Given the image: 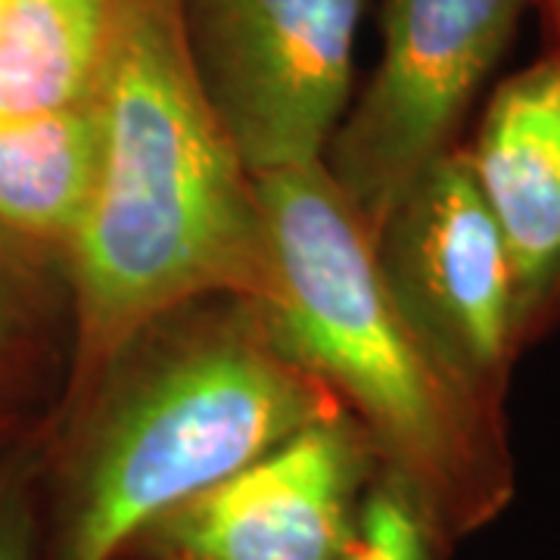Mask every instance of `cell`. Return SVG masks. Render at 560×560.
<instances>
[{"label": "cell", "instance_id": "277c9868", "mask_svg": "<svg viewBox=\"0 0 560 560\" xmlns=\"http://www.w3.org/2000/svg\"><path fill=\"white\" fill-rule=\"evenodd\" d=\"M529 0H383V50L327 143L324 172L371 237L401 190L452 153Z\"/></svg>", "mask_w": 560, "mask_h": 560}, {"label": "cell", "instance_id": "6da1fadb", "mask_svg": "<svg viewBox=\"0 0 560 560\" xmlns=\"http://www.w3.org/2000/svg\"><path fill=\"white\" fill-rule=\"evenodd\" d=\"M101 165L62 275L72 290V415L153 324L265 278L259 184L202 94L180 0H119L97 84Z\"/></svg>", "mask_w": 560, "mask_h": 560}, {"label": "cell", "instance_id": "9a60e30c", "mask_svg": "<svg viewBox=\"0 0 560 560\" xmlns=\"http://www.w3.org/2000/svg\"><path fill=\"white\" fill-rule=\"evenodd\" d=\"M545 7H548V20H551V32H555L551 54L560 60V0H545Z\"/></svg>", "mask_w": 560, "mask_h": 560}, {"label": "cell", "instance_id": "8992f818", "mask_svg": "<svg viewBox=\"0 0 560 560\" xmlns=\"http://www.w3.org/2000/svg\"><path fill=\"white\" fill-rule=\"evenodd\" d=\"M374 256L427 355L474 405L508 420L504 401L523 355L514 280L464 147L401 190L374 234Z\"/></svg>", "mask_w": 560, "mask_h": 560}, {"label": "cell", "instance_id": "9c48e42d", "mask_svg": "<svg viewBox=\"0 0 560 560\" xmlns=\"http://www.w3.org/2000/svg\"><path fill=\"white\" fill-rule=\"evenodd\" d=\"M101 165L97 103L0 119V253L25 268L66 261Z\"/></svg>", "mask_w": 560, "mask_h": 560}, {"label": "cell", "instance_id": "30bf717a", "mask_svg": "<svg viewBox=\"0 0 560 560\" xmlns=\"http://www.w3.org/2000/svg\"><path fill=\"white\" fill-rule=\"evenodd\" d=\"M119 0H7L0 10V119L94 101Z\"/></svg>", "mask_w": 560, "mask_h": 560}, {"label": "cell", "instance_id": "3957f363", "mask_svg": "<svg viewBox=\"0 0 560 560\" xmlns=\"http://www.w3.org/2000/svg\"><path fill=\"white\" fill-rule=\"evenodd\" d=\"M265 278L253 305L283 355L318 377L455 541L517 492L508 420L436 368L383 283L374 237L324 172L259 178Z\"/></svg>", "mask_w": 560, "mask_h": 560}, {"label": "cell", "instance_id": "7c38bea8", "mask_svg": "<svg viewBox=\"0 0 560 560\" xmlns=\"http://www.w3.org/2000/svg\"><path fill=\"white\" fill-rule=\"evenodd\" d=\"M47 423L0 442V560H35L44 514Z\"/></svg>", "mask_w": 560, "mask_h": 560}, {"label": "cell", "instance_id": "5bb4252c", "mask_svg": "<svg viewBox=\"0 0 560 560\" xmlns=\"http://www.w3.org/2000/svg\"><path fill=\"white\" fill-rule=\"evenodd\" d=\"M25 427H22V418L20 411L7 401V396L0 393V442L13 440L16 433H22Z\"/></svg>", "mask_w": 560, "mask_h": 560}, {"label": "cell", "instance_id": "7a4b0ae2", "mask_svg": "<svg viewBox=\"0 0 560 560\" xmlns=\"http://www.w3.org/2000/svg\"><path fill=\"white\" fill-rule=\"evenodd\" d=\"M342 415L253 302L184 305L47 420L44 560H119L147 523L305 427Z\"/></svg>", "mask_w": 560, "mask_h": 560}, {"label": "cell", "instance_id": "4fadbf2b", "mask_svg": "<svg viewBox=\"0 0 560 560\" xmlns=\"http://www.w3.org/2000/svg\"><path fill=\"white\" fill-rule=\"evenodd\" d=\"M35 271L16 259L0 253V383L7 381V371L20 364L38 327V308H35Z\"/></svg>", "mask_w": 560, "mask_h": 560}, {"label": "cell", "instance_id": "52a82bcc", "mask_svg": "<svg viewBox=\"0 0 560 560\" xmlns=\"http://www.w3.org/2000/svg\"><path fill=\"white\" fill-rule=\"evenodd\" d=\"M381 458L346 411L147 523L119 560H334Z\"/></svg>", "mask_w": 560, "mask_h": 560}, {"label": "cell", "instance_id": "5b68a950", "mask_svg": "<svg viewBox=\"0 0 560 560\" xmlns=\"http://www.w3.org/2000/svg\"><path fill=\"white\" fill-rule=\"evenodd\" d=\"M361 13L364 0H180L202 94L256 180L324 162Z\"/></svg>", "mask_w": 560, "mask_h": 560}, {"label": "cell", "instance_id": "ba28073f", "mask_svg": "<svg viewBox=\"0 0 560 560\" xmlns=\"http://www.w3.org/2000/svg\"><path fill=\"white\" fill-rule=\"evenodd\" d=\"M499 228L521 352L560 327V60L545 54L504 79L464 147Z\"/></svg>", "mask_w": 560, "mask_h": 560}, {"label": "cell", "instance_id": "8fae6325", "mask_svg": "<svg viewBox=\"0 0 560 560\" xmlns=\"http://www.w3.org/2000/svg\"><path fill=\"white\" fill-rule=\"evenodd\" d=\"M455 545L411 486L377 467L352 536L334 560H452Z\"/></svg>", "mask_w": 560, "mask_h": 560}, {"label": "cell", "instance_id": "2e32d148", "mask_svg": "<svg viewBox=\"0 0 560 560\" xmlns=\"http://www.w3.org/2000/svg\"><path fill=\"white\" fill-rule=\"evenodd\" d=\"M3 3H7V0H0V10H3Z\"/></svg>", "mask_w": 560, "mask_h": 560}]
</instances>
